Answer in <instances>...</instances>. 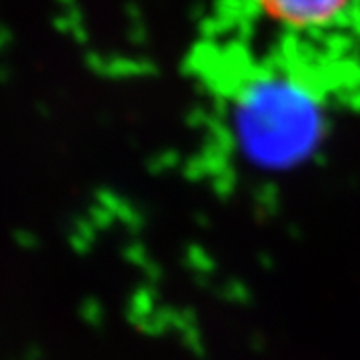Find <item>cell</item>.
<instances>
[{
	"label": "cell",
	"mask_w": 360,
	"mask_h": 360,
	"mask_svg": "<svg viewBox=\"0 0 360 360\" xmlns=\"http://www.w3.org/2000/svg\"><path fill=\"white\" fill-rule=\"evenodd\" d=\"M232 144L260 172H288L321 148L328 132L326 104L310 82L281 68L248 72L229 106Z\"/></svg>",
	"instance_id": "cell-1"
},
{
	"label": "cell",
	"mask_w": 360,
	"mask_h": 360,
	"mask_svg": "<svg viewBox=\"0 0 360 360\" xmlns=\"http://www.w3.org/2000/svg\"><path fill=\"white\" fill-rule=\"evenodd\" d=\"M272 22L295 34H328L345 26L360 8V0H250Z\"/></svg>",
	"instance_id": "cell-2"
}]
</instances>
